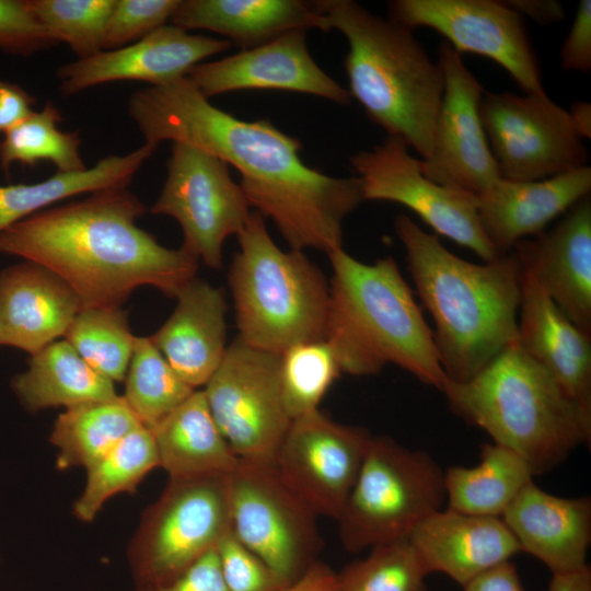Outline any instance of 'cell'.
<instances>
[{
	"label": "cell",
	"instance_id": "1",
	"mask_svg": "<svg viewBox=\"0 0 591 591\" xmlns=\"http://www.w3.org/2000/svg\"><path fill=\"white\" fill-rule=\"evenodd\" d=\"M128 113L146 142H185L236 169L250 207L273 221L291 250L343 248L344 221L364 200L359 177L310 167L302 143L269 119L244 120L216 107L186 77L136 91Z\"/></svg>",
	"mask_w": 591,
	"mask_h": 591
},
{
	"label": "cell",
	"instance_id": "2",
	"mask_svg": "<svg viewBox=\"0 0 591 591\" xmlns=\"http://www.w3.org/2000/svg\"><path fill=\"white\" fill-rule=\"evenodd\" d=\"M144 212L127 187L99 190L5 228L0 252L55 273L82 308L120 306L141 286L176 298L196 277L198 259L140 229L136 220Z\"/></svg>",
	"mask_w": 591,
	"mask_h": 591
},
{
	"label": "cell",
	"instance_id": "3",
	"mask_svg": "<svg viewBox=\"0 0 591 591\" xmlns=\"http://www.w3.org/2000/svg\"><path fill=\"white\" fill-rule=\"evenodd\" d=\"M394 230L432 317L444 373L450 381L466 382L518 343L522 266L512 251L482 264L467 262L404 213L395 218Z\"/></svg>",
	"mask_w": 591,
	"mask_h": 591
},
{
	"label": "cell",
	"instance_id": "4",
	"mask_svg": "<svg viewBox=\"0 0 591 591\" xmlns=\"http://www.w3.org/2000/svg\"><path fill=\"white\" fill-rule=\"evenodd\" d=\"M332 266L324 339L341 372L364 376L395 364L442 392L448 378L432 329L396 260L364 264L343 248L327 254Z\"/></svg>",
	"mask_w": 591,
	"mask_h": 591
},
{
	"label": "cell",
	"instance_id": "5",
	"mask_svg": "<svg viewBox=\"0 0 591 591\" xmlns=\"http://www.w3.org/2000/svg\"><path fill=\"white\" fill-rule=\"evenodd\" d=\"M347 43L349 93L386 136L405 141L428 160L444 78L413 30L383 19L352 0L312 1Z\"/></svg>",
	"mask_w": 591,
	"mask_h": 591
},
{
	"label": "cell",
	"instance_id": "6",
	"mask_svg": "<svg viewBox=\"0 0 591 591\" xmlns=\"http://www.w3.org/2000/svg\"><path fill=\"white\" fill-rule=\"evenodd\" d=\"M442 393L454 415L523 457L534 476L591 443V419L518 343L468 381L448 380Z\"/></svg>",
	"mask_w": 591,
	"mask_h": 591
},
{
	"label": "cell",
	"instance_id": "7",
	"mask_svg": "<svg viewBox=\"0 0 591 591\" xmlns=\"http://www.w3.org/2000/svg\"><path fill=\"white\" fill-rule=\"evenodd\" d=\"M237 240L228 275L237 336L275 354L324 339L329 283L318 266L303 251H282L254 210Z\"/></svg>",
	"mask_w": 591,
	"mask_h": 591
},
{
	"label": "cell",
	"instance_id": "8",
	"mask_svg": "<svg viewBox=\"0 0 591 591\" xmlns=\"http://www.w3.org/2000/svg\"><path fill=\"white\" fill-rule=\"evenodd\" d=\"M444 506V471L430 454L389 436H373L336 520L339 538L350 553L408 540L422 520Z\"/></svg>",
	"mask_w": 591,
	"mask_h": 591
},
{
	"label": "cell",
	"instance_id": "9",
	"mask_svg": "<svg viewBox=\"0 0 591 591\" xmlns=\"http://www.w3.org/2000/svg\"><path fill=\"white\" fill-rule=\"evenodd\" d=\"M228 476L170 478L128 546L136 588L165 584L216 548L230 530Z\"/></svg>",
	"mask_w": 591,
	"mask_h": 591
},
{
	"label": "cell",
	"instance_id": "10",
	"mask_svg": "<svg viewBox=\"0 0 591 591\" xmlns=\"http://www.w3.org/2000/svg\"><path fill=\"white\" fill-rule=\"evenodd\" d=\"M230 529L287 584L314 563L317 515L280 478L274 462L239 459L228 476Z\"/></svg>",
	"mask_w": 591,
	"mask_h": 591
},
{
	"label": "cell",
	"instance_id": "11",
	"mask_svg": "<svg viewBox=\"0 0 591 591\" xmlns=\"http://www.w3.org/2000/svg\"><path fill=\"white\" fill-rule=\"evenodd\" d=\"M479 112L502 178L540 181L589 165L571 114L547 94L484 92Z\"/></svg>",
	"mask_w": 591,
	"mask_h": 591
},
{
	"label": "cell",
	"instance_id": "12",
	"mask_svg": "<svg viewBox=\"0 0 591 591\" xmlns=\"http://www.w3.org/2000/svg\"><path fill=\"white\" fill-rule=\"evenodd\" d=\"M281 354L236 336L202 390L211 415L239 459L274 462L291 424L280 387Z\"/></svg>",
	"mask_w": 591,
	"mask_h": 591
},
{
	"label": "cell",
	"instance_id": "13",
	"mask_svg": "<svg viewBox=\"0 0 591 591\" xmlns=\"http://www.w3.org/2000/svg\"><path fill=\"white\" fill-rule=\"evenodd\" d=\"M166 166L151 213L175 219L183 232L182 247L210 268H221L225 240L237 236L251 213L239 183L225 162L185 142H172Z\"/></svg>",
	"mask_w": 591,
	"mask_h": 591
},
{
	"label": "cell",
	"instance_id": "14",
	"mask_svg": "<svg viewBox=\"0 0 591 591\" xmlns=\"http://www.w3.org/2000/svg\"><path fill=\"white\" fill-rule=\"evenodd\" d=\"M350 164L362 185L364 200L401 204L433 231L474 252L484 262L500 256L487 239L478 216L476 196L429 179L420 159L397 137L354 153Z\"/></svg>",
	"mask_w": 591,
	"mask_h": 591
},
{
	"label": "cell",
	"instance_id": "15",
	"mask_svg": "<svg viewBox=\"0 0 591 591\" xmlns=\"http://www.w3.org/2000/svg\"><path fill=\"white\" fill-rule=\"evenodd\" d=\"M387 9L392 21L413 31L432 28L460 55L494 60L524 93L546 94L524 20L505 1L393 0Z\"/></svg>",
	"mask_w": 591,
	"mask_h": 591
},
{
	"label": "cell",
	"instance_id": "16",
	"mask_svg": "<svg viewBox=\"0 0 591 591\" xmlns=\"http://www.w3.org/2000/svg\"><path fill=\"white\" fill-rule=\"evenodd\" d=\"M372 438L366 428L337 422L316 409L291 420L274 464L317 517L337 520Z\"/></svg>",
	"mask_w": 591,
	"mask_h": 591
},
{
	"label": "cell",
	"instance_id": "17",
	"mask_svg": "<svg viewBox=\"0 0 591 591\" xmlns=\"http://www.w3.org/2000/svg\"><path fill=\"white\" fill-rule=\"evenodd\" d=\"M437 60L444 78L443 95L431 153L420 160V169L436 183L478 196L500 177L480 118L485 91L447 42L439 46Z\"/></svg>",
	"mask_w": 591,
	"mask_h": 591
},
{
	"label": "cell",
	"instance_id": "18",
	"mask_svg": "<svg viewBox=\"0 0 591 591\" xmlns=\"http://www.w3.org/2000/svg\"><path fill=\"white\" fill-rule=\"evenodd\" d=\"M306 28H294L257 47L194 66L185 76L208 100L240 90H281L347 105V89L314 61Z\"/></svg>",
	"mask_w": 591,
	"mask_h": 591
},
{
	"label": "cell",
	"instance_id": "19",
	"mask_svg": "<svg viewBox=\"0 0 591 591\" xmlns=\"http://www.w3.org/2000/svg\"><path fill=\"white\" fill-rule=\"evenodd\" d=\"M227 39L189 34L175 25H163L124 47L102 50L60 66L57 78L63 95L120 80L160 85L178 78L201 60L231 47Z\"/></svg>",
	"mask_w": 591,
	"mask_h": 591
},
{
	"label": "cell",
	"instance_id": "20",
	"mask_svg": "<svg viewBox=\"0 0 591 591\" xmlns=\"http://www.w3.org/2000/svg\"><path fill=\"white\" fill-rule=\"evenodd\" d=\"M511 251L556 306L591 335L590 196L575 204L552 229L519 241Z\"/></svg>",
	"mask_w": 591,
	"mask_h": 591
},
{
	"label": "cell",
	"instance_id": "21",
	"mask_svg": "<svg viewBox=\"0 0 591 591\" xmlns=\"http://www.w3.org/2000/svg\"><path fill=\"white\" fill-rule=\"evenodd\" d=\"M590 192V165L540 181L499 177L476 196L479 221L497 253L503 255L519 241L543 232Z\"/></svg>",
	"mask_w": 591,
	"mask_h": 591
},
{
	"label": "cell",
	"instance_id": "22",
	"mask_svg": "<svg viewBox=\"0 0 591 591\" xmlns=\"http://www.w3.org/2000/svg\"><path fill=\"white\" fill-rule=\"evenodd\" d=\"M520 552L543 563L552 575L588 566L590 497H560L530 482L501 515Z\"/></svg>",
	"mask_w": 591,
	"mask_h": 591
},
{
	"label": "cell",
	"instance_id": "23",
	"mask_svg": "<svg viewBox=\"0 0 591 591\" xmlns=\"http://www.w3.org/2000/svg\"><path fill=\"white\" fill-rule=\"evenodd\" d=\"M82 304L55 273L25 260L0 271V346L31 356L66 335Z\"/></svg>",
	"mask_w": 591,
	"mask_h": 591
},
{
	"label": "cell",
	"instance_id": "24",
	"mask_svg": "<svg viewBox=\"0 0 591 591\" xmlns=\"http://www.w3.org/2000/svg\"><path fill=\"white\" fill-rule=\"evenodd\" d=\"M518 344L591 419V335L577 327L524 269Z\"/></svg>",
	"mask_w": 591,
	"mask_h": 591
},
{
	"label": "cell",
	"instance_id": "25",
	"mask_svg": "<svg viewBox=\"0 0 591 591\" xmlns=\"http://www.w3.org/2000/svg\"><path fill=\"white\" fill-rule=\"evenodd\" d=\"M408 541L428 573H444L462 587L520 553L501 518L473 515L447 507L422 520Z\"/></svg>",
	"mask_w": 591,
	"mask_h": 591
},
{
	"label": "cell",
	"instance_id": "26",
	"mask_svg": "<svg viewBox=\"0 0 591 591\" xmlns=\"http://www.w3.org/2000/svg\"><path fill=\"white\" fill-rule=\"evenodd\" d=\"M176 299L172 315L150 339L182 380L196 390L208 382L228 348V304L221 288L197 277Z\"/></svg>",
	"mask_w": 591,
	"mask_h": 591
},
{
	"label": "cell",
	"instance_id": "27",
	"mask_svg": "<svg viewBox=\"0 0 591 591\" xmlns=\"http://www.w3.org/2000/svg\"><path fill=\"white\" fill-rule=\"evenodd\" d=\"M170 22L185 31L218 33L241 50L294 28L331 31L312 1L300 0H181Z\"/></svg>",
	"mask_w": 591,
	"mask_h": 591
},
{
	"label": "cell",
	"instance_id": "28",
	"mask_svg": "<svg viewBox=\"0 0 591 591\" xmlns=\"http://www.w3.org/2000/svg\"><path fill=\"white\" fill-rule=\"evenodd\" d=\"M151 431L170 478L229 475L237 464L202 391L195 390Z\"/></svg>",
	"mask_w": 591,
	"mask_h": 591
},
{
	"label": "cell",
	"instance_id": "29",
	"mask_svg": "<svg viewBox=\"0 0 591 591\" xmlns=\"http://www.w3.org/2000/svg\"><path fill=\"white\" fill-rule=\"evenodd\" d=\"M11 385L21 404L32 413L118 396L114 382L93 370L66 339L53 341L32 355L27 370L15 375Z\"/></svg>",
	"mask_w": 591,
	"mask_h": 591
},
{
	"label": "cell",
	"instance_id": "30",
	"mask_svg": "<svg viewBox=\"0 0 591 591\" xmlns=\"http://www.w3.org/2000/svg\"><path fill=\"white\" fill-rule=\"evenodd\" d=\"M157 148V144L144 142L130 153L103 158L91 169L57 172L35 184L0 186V232L65 198L127 187Z\"/></svg>",
	"mask_w": 591,
	"mask_h": 591
},
{
	"label": "cell",
	"instance_id": "31",
	"mask_svg": "<svg viewBox=\"0 0 591 591\" xmlns=\"http://www.w3.org/2000/svg\"><path fill=\"white\" fill-rule=\"evenodd\" d=\"M533 477L523 457L501 444L487 442L480 447L476 465H454L444 471L445 506L462 513L501 518Z\"/></svg>",
	"mask_w": 591,
	"mask_h": 591
},
{
	"label": "cell",
	"instance_id": "32",
	"mask_svg": "<svg viewBox=\"0 0 591 591\" xmlns=\"http://www.w3.org/2000/svg\"><path fill=\"white\" fill-rule=\"evenodd\" d=\"M140 426L119 395L69 407L57 417L50 433V442L58 449L56 466L86 470Z\"/></svg>",
	"mask_w": 591,
	"mask_h": 591
},
{
	"label": "cell",
	"instance_id": "33",
	"mask_svg": "<svg viewBox=\"0 0 591 591\" xmlns=\"http://www.w3.org/2000/svg\"><path fill=\"white\" fill-rule=\"evenodd\" d=\"M157 466L160 463L152 431L140 426L86 468L84 489L73 505L76 518L93 521L109 498L134 491Z\"/></svg>",
	"mask_w": 591,
	"mask_h": 591
},
{
	"label": "cell",
	"instance_id": "34",
	"mask_svg": "<svg viewBox=\"0 0 591 591\" xmlns=\"http://www.w3.org/2000/svg\"><path fill=\"white\" fill-rule=\"evenodd\" d=\"M125 380L123 397L140 424L149 429L195 391L174 371L150 337H136Z\"/></svg>",
	"mask_w": 591,
	"mask_h": 591
},
{
	"label": "cell",
	"instance_id": "35",
	"mask_svg": "<svg viewBox=\"0 0 591 591\" xmlns=\"http://www.w3.org/2000/svg\"><path fill=\"white\" fill-rule=\"evenodd\" d=\"M62 120L59 109L46 102L39 112L31 114L22 123L4 134L0 141V169L4 173L13 163L28 166L49 161L58 172L71 173L86 169L80 155L78 132L59 129Z\"/></svg>",
	"mask_w": 591,
	"mask_h": 591
},
{
	"label": "cell",
	"instance_id": "36",
	"mask_svg": "<svg viewBox=\"0 0 591 591\" xmlns=\"http://www.w3.org/2000/svg\"><path fill=\"white\" fill-rule=\"evenodd\" d=\"M65 338L97 373L125 380L136 337L120 306L82 308Z\"/></svg>",
	"mask_w": 591,
	"mask_h": 591
},
{
	"label": "cell",
	"instance_id": "37",
	"mask_svg": "<svg viewBox=\"0 0 591 591\" xmlns=\"http://www.w3.org/2000/svg\"><path fill=\"white\" fill-rule=\"evenodd\" d=\"M341 369L326 339L297 344L281 354L280 387L291 420L314 412Z\"/></svg>",
	"mask_w": 591,
	"mask_h": 591
},
{
	"label": "cell",
	"instance_id": "38",
	"mask_svg": "<svg viewBox=\"0 0 591 591\" xmlns=\"http://www.w3.org/2000/svg\"><path fill=\"white\" fill-rule=\"evenodd\" d=\"M427 572L408 540L370 548L336 573L334 591H428Z\"/></svg>",
	"mask_w": 591,
	"mask_h": 591
},
{
	"label": "cell",
	"instance_id": "39",
	"mask_svg": "<svg viewBox=\"0 0 591 591\" xmlns=\"http://www.w3.org/2000/svg\"><path fill=\"white\" fill-rule=\"evenodd\" d=\"M37 20L79 58L104 50L107 21L116 0H27Z\"/></svg>",
	"mask_w": 591,
	"mask_h": 591
},
{
	"label": "cell",
	"instance_id": "40",
	"mask_svg": "<svg viewBox=\"0 0 591 591\" xmlns=\"http://www.w3.org/2000/svg\"><path fill=\"white\" fill-rule=\"evenodd\" d=\"M181 0H116L107 21L104 50H112L139 40L166 25Z\"/></svg>",
	"mask_w": 591,
	"mask_h": 591
},
{
	"label": "cell",
	"instance_id": "41",
	"mask_svg": "<svg viewBox=\"0 0 591 591\" xmlns=\"http://www.w3.org/2000/svg\"><path fill=\"white\" fill-rule=\"evenodd\" d=\"M216 553L229 591H281L289 586L242 544L231 529L217 544Z\"/></svg>",
	"mask_w": 591,
	"mask_h": 591
},
{
	"label": "cell",
	"instance_id": "42",
	"mask_svg": "<svg viewBox=\"0 0 591 591\" xmlns=\"http://www.w3.org/2000/svg\"><path fill=\"white\" fill-rule=\"evenodd\" d=\"M59 44L37 20L27 0H0V49L31 56Z\"/></svg>",
	"mask_w": 591,
	"mask_h": 591
},
{
	"label": "cell",
	"instance_id": "43",
	"mask_svg": "<svg viewBox=\"0 0 591 591\" xmlns=\"http://www.w3.org/2000/svg\"><path fill=\"white\" fill-rule=\"evenodd\" d=\"M561 68L588 73L591 69V1L578 4L571 27L560 47Z\"/></svg>",
	"mask_w": 591,
	"mask_h": 591
},
{
	"label": "cell",
	"instance_id": "44",
	"mask_svg": "<svg viewBox=\"0 0 591 591\" xmlns=\"http://www.w3.org/2000/svg\"><path fill=\"white\" fill-rule=\"evenodd\" d=\"M134 591H229L221 575L216 548L209 551L172 581Z\"/></svg>",
	"mask_w": 591,
	"mask_h": 591
},
{
	"label": "cell",
	"instance_id": "45",
	"mask_svg": "<svg viewBox=\"0 0 591 591\" xmlns=\"http://www.w3.org/2000/svg\"><path fill=\"white\" fill-rule=\"evenodd\" d=\"M36 100L22 86L0 78V134H5L34 113Z\"/></svg>",
	"mask_w": 591,
	"mask_h": 591
},
{
	"label": "cell",
	"instance_id": "46",
	"mask_svg": "<svg viewBox=\"0 0 591 591\" xmlns=\"http://www.w3.org/2000/svg\"><path fill=\"white\" fill-rule=\"evenodd\" d=\"M464 591H524L517 567L510 560L480 573L465 586Z\"/></svg>",
	"mask_w": 591,
	"mask_h": 591
},
{
	"label": "cell",
	"instance_id": "47",
	"mask_svg": "<svg viewBox=\"0 0 591 591\" xmlns=\"http://www.w3.org/2000/svg\"><path fill=\"white\" fill-rule=\"evenodd\" d=\"M505 2L522 18L528 16L542 25L558 23L565 16L563 4L555 0H507Z\"/></svg>",
	"mask_w": 591,
	"mask_h": 591
},
{
	"label": "cell",
	"instance_id": "48",
	"mask_svg": "<svg viewBox=\"0 0 591 591\" xmlns=\"http://www.w3.org/2000/svg\"><path fill=\"white\" fill-rule=\"evenodd\" d=\"M336 572L323 563H314L298 580L281 591H334Z\"/></svg>",
	"mask_w": 591,
	"mask_h": 591
},
{
	"label": "cell",
	"instance_id": "49",
	"mask_svg": "<svg viewBox=\"0 0 591 591\" xmlns=\"http://www.w3.org/2000/svg\"><path fill=\"white\" fill-rule=\"evenodd\" d=\"M548 591H591L590 566L572 572L552 575Z\"/></svg>",
	"mask_w": 591,
	"mask_h": 591
},
{
	"label": "cell",
	"instance_id": "50",
	"mask_svg": "<svg viewBox=\"0 0 591 591\" xmlns=\"http://www.w3.org/2000/svg\"><path fill=\"white\" fill-rule=\"evenodd\" d=\"M583 139L591 137V105L589 102L577 101L569 109Z\"/></svg>",
	"mask_w": 591,
	"mask_h": 591
}]
</instances>
